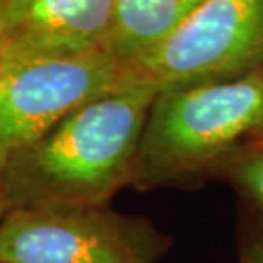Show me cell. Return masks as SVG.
<instances>
[{
    "instance_id": "obj_5",
    "label": "cell",
    "mask_w": 263,
    "mask_h": 263,
    "mask_svg": "<svg viewBox=\"0 0 263 263\" xmlns=\"http://www.w3.org/2000/svg\"><path fill=\"white\" fill-rule=\"evenodd\" d=\"M263 65V0H205L166 41L127 64L157 91L228 81Z\"/></svg>"
},
{
    "instance_id": "obj_7",
    "label": "cell",
    "mask_w": 263,
    "mask_h": 263,
    "mask_svg": "<svg viewBox=\"0 0 263 263\" xmlns=\"http://www.w3.org/2000/svg\"><path fill=\"white\" fill-rule=\"evenodd\" d=\"M205 0H115L104 50L125 65L180 29Z\"/></svg>"
},
{
    "instance_id": "obj_4",
    "label": "cell",
    "mask_w": 263,
    "mask_h": 263,
    "mask_svg": "<svg viewBox=\"0 0 263 263\" xmlns=\"http://www.w3.org/2000/svg\"><path fill=\"white\" fill-rule=\"evenodd\" d=\"M162 251L149 222L106 205L15 209L0 222V263H152Z\"/></svg>"
},
{
    "instance_id": "obj_12",
    "label": "cell",
    "mask_w": 263,
    "mask_h": 263,
    "mask_svg": "<svg viewBox=\"0 0 263 263\" xmlns=\"http://www.w3.org/2000/svg\"><path fill=\"white\" fill-rule=\"evenodd\" d=\"M0 5H2V0H0Z\"/></svg>"
},
{
    "instance_id": "obj_11",
    "label": "cell",
    "mask_w": 263,
    "mask_h": 263,
    "mask_svg": "<svg viewBox=\"0 0 263 263\" xmlns=\"http://www.w3.org/2000/svg\"><path fill=\"white\" fill-rule=\"evenodd\" d=\"M0 67H2V43H0Z\"/></svg>"
},
{
    "instance_id": "obj_3",
    "label": "cell",
    "mask_w": 263,
    "mask_h": 263,
    "mask_svg": "<svg viewBox=\"0 0 263 263\" xmlns=\"http://www.w3.org/2000/svg\"><path fill=\"white\" fill-rule=\"evenodd\" d=\"M132 84L127 65L106 50L5 62L0 67V170L76 109Z\"/></svg>"
},
{
    "instance_id": "obj_10",
    "label": "cell",
    "mask_w": 263,
    "mask_h": 263,
    "mask_svg": "<svg viewBox=\"0 0 263 263\" xmlns=\"http://www.w3.org/2000/svg\"><path fill=\"white\" fill-rule=\"evenodd\" d=\"M9 212H10V203L7 198V193H5V188L2 185V180H0V222L7 217Z\"/></svg>"
},
{
    "instance_id": "obj_1",
    "label": "cell",
    "mask_w": 263,
    "mask_h": 263,
    "mask_svg": "<svg viewBox=\"0 0 263 263\" xmlns=\"http://www.w3.org/2000/svg\"><path fill=\"white\" fill-rule=\"evenodd\" d=\"M157 94L132 84L84 104L0 170L10 210L48 205H106L132 183Z\"/></svg>"
},
{
    "instance_id": "obj_6",
    "label": "cell",
    "mask_w": 263,
    "mask_h": 263,
    "mask_svg": "<svg viewBox=\"0 0 263 263\" xmlns=\"http://www.w3.org/2000/svg\"><path fill=\"white\" fill-rule=\"evenodd\" d=\"M115 0H2V64L104 50Z\"/></svg>"
},
{
    "instance_id": "obj_9",
    "label": "cell",
    "mask_w": 263,
    "mask_h": 263,
    "mask_svg": "<svg viewBox=\"0 0 263 263\" xmlns=\"http://www.w3.org/2000/svg\"><path fill=\"white\" fill-rule=\"evenodd\" d=\"M243 263H263V236L256 238L245 251Z\"/></svg>"
},
{
    "instance_id": "obj_8",
    "label": "cell",
    "mask_w": 263,
    "mask_h": 263,
    "mask_svg": "<svg viewBox=\"0 0 263 263\" xmlns=\"http://www.w3.org/2000/svg\"><path fill=\"white\" fill-rule=\"evenodd\" d=\"M236 180L263 207V139L236 166Z\"/></svg>"
},
{
    "instance_id": "obj_2",
    "label": "cell",
    "mask_w": 263,
    "mask_h": 263,
    "mask_svg": "<svg viewBox=\"0 0 263 263\" xmlns=\"http://www.w3.org/2000/svg\"><path fill=\"white\" fill-rule=\"evenodd\" d=\"M253 137L263 139V65L228 81L166 89L151 108L132 183L186 180Z\"/></svg>"
}]
</instances>
